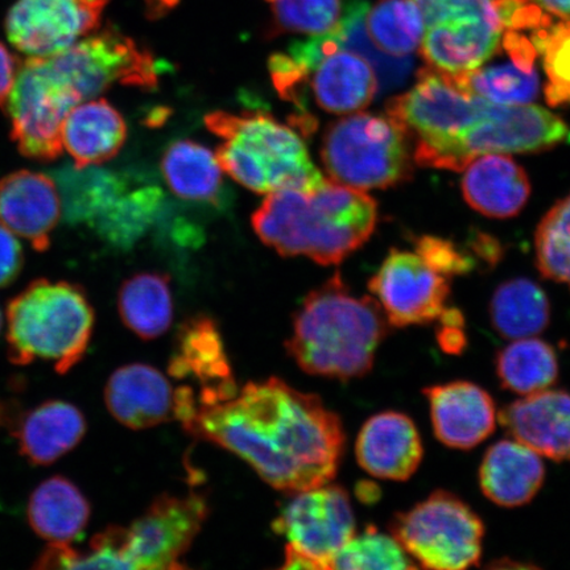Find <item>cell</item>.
Listing matches in <instances>:
<instances>
[{
  "mask_svg": "<svg viewBox=\"0 0 570 570\" xmlns=\"http://www.w3.org/2000/svg\"><path fill=\"white\" fill-rule=\"evenodd\" d=\"M175 419L190 436L238 455L269 487L288 494L332 482L345 451L337 413L279 377L247 383L209 404L198 403L191 389H178Z\"/></svg>",
  "mask_w": 570,
  "mask_h": 570,
  "instance_id": "obj_1",
  "label": "cell"
},
{
  "mask_svg": "<svg viewBox=\"0 0 570 570\" xmlns=\"http://www.w3.org/2000/svg\"><path fill=\"white\" fill-rule=\"evenodd\" d=\"M375 225L372 197L324 177L311 187L273 191L253 216L263 244L321 266L340 265L366 244Z\"/></svg>",
  "mask_w": 570,
  "mask_h": 570,
  "instance_id": "obj_2",
  "label": "cell"
},
{
  "mask_svg": "<svg viewBox=\"0 0 570 570\" xmlns=\"http://www.w3.org/2000/svg\"><path fill=\"white\" fill-rule=\"evenodd\" d=\"M389 333L375 298L353 295L336 274L304 298L285 348L306 374L348 381L372 372Z\"/></svg>",
  "mask_w": 570,
  "mask_h": 570,
  "instance_id": "obj_3",
  "label": "cell"
},
{
  "mask_svg": "<svg viewBox=\"0 0 570 570\" xmlns=\"http://www.w3.org/2000/svg\"><path fill=\"white\" fill-rule=\"evenodd\" d=\"M205 125L223 140L216 153L220 168L255 194L311 187L323 178L301 131L269 114L214 111Z\"/></svg>",
  "mask_w": 570,
  "mask_h": 570,
  "instance_id": "obj_4",
  "label": "cell"
},
{
  "mask_svg": "<svg viewBox=\"0 0 570 570\" xmlns=\"http://www.w3.org/2000/svg\"><path fill=\"white\" fill-rule=\"evenodd\" d=\"M96 315L80 285L35 281L7 306L9 358L18 366L52 362L67 374L87 354Z\"/></svg>",
  "mask_w": 570,
  "mask_h": 570,
  "instance_id": "obj_5",
  "label": "cell"
},
{
  "mask_svg": "<svg viewBox=\"0 0 570 570\" xmlns=\"http://www.w3.org/2000/svg\"><path fill=\"white\" fill-rule=\"evenodd\" d=\"M407 138L391 117L353 114L327 127L321 159L333 181L360 190L384 189L411 173Z\"/></svg>",
  "mask_w": 570,
  "mask_h": 570,
  "instance_id": "obj_6",
  "label": "cell"
},
{
  "mask_svg": "<svg viewBox=\"0 0 570 570\" xmlns=\"http://www.w3.org/2000/svg\"><path fill=\"white\" fill-rule=\"evenodd\" d=\"M394 534L419 567L461 570L479 564L484 524L461 498L434 491L409 511L391 520Z\"/></svg>",
  "mask_w": 570,
  "mask_h": 570,
  "instance_id": "obj_7",
  "label": "cell"
},
{
  "mask_svg": "<svg viewBox=\"0 0 570 570\" xmlns=\"http://www.w3.org/2000/svg\"><path fill=\"white\" fill-rule=\"evenodd\" d=\"M422 12V53L433 69L470 73L502 45L504 21L499 0H413Z\"/></svg>",
  "mask_w": 570,
  "mask_h": 570,
  "instance_id": "obj_8",
  "label": "cell"
},
{
  "mask_svg": "<svg viewBox=\"0 0 570 570\" xmlns=\"http://www.w3.org/2000/svg\"><path fill=\"white\" fill-rule=\"evenodd\" d=\"M41 59L81 102L117 83L142 90H153L159 83V66L153 53L114 27Z\"/></svg>",
  "mask_w": 570,
  "mask_h": 570,
  "instance_id": "obj_9",
  "label": "cell"
},
{
  "mask_svg": "<svg viewBox=\"0 0 570 570\" xmlns=\"http://www.w3.org/2000/svg\"><path fill=\"white\" fill-rule=\"evenodd\" d=\"M273 529L287 539L285 569H333L334 559L356 533L351 497L338 484L297 491Z\"/></svg>",
  "mask_w": 570,
  "mask_h": 570,
  "instance_id": "obj_10",
  "label": "cell"
},
{
  "mask_svg": "<svg viewBox=\"0 0 570 570\" xmlns=\"http://www.w3.org/2000/svg\"><path fill=\"white\" fill-rule=\"evenodd\" d=\"M78 104L81 99L57 80L41 57H28L20 63L16 83L2 106L20 154L39 161L59 158L63 124Z\"/></svg>",
  "mask_w": 570,
  "mask_h": 570,
  "instance_id": "obj_11",
  "label": "cell"
},
{
  "mask_svg": "<svg viewBox=\"0 0 570 570\" xmlns=\"http://www.w3.org/2000/svg\"><path fill=\"white\" fill-rule=\"evenodd\" d=\"M209 504L199 493L164 494L125 531L128 569H181V560L202 532Z\"/></svg>",
  "mask_w": 570,
  "mask_h": 570,
  "instance_id": "obj_12",
  "label": "cell"
},
{
  "mask_svg": "<svg viewBox=\"0 0 570 570\" xmlns=\"http://www.w3.org/2000/svg\"><path fill=\"white\" fill-rule=\"evenodd\" d=\"M306 71L308 89L320 109L351 114L372 104L380 80L365 57L340 46L337 33L313 36L288 48Z\"/></svg>",
  "mask_w": 570,
  "mask_h": 570,
  "instance_id": "obj_13",
  "label": "cell"
},
{
  "mask_svg": "<svg viewBox=\"0 0 570 570\" xmlns=\"http://www.w3.org/2000/svg\"><path fill=\"white\" fill-rule=\"evenodd\" d=\"M109 0H18L6 18V35L28 57L59 53L96 32Z\"/></svg>",
  "mask_w": 570,
  "mask_h": 570,
  "instance_id": "obj_14",
  "label": "cell"
},
{
  "mask_svg": "<svg viewBox=\"0 0 570 570\" xmlns=\"http://www.w3.org/2000/svg\"><path fill=\"white\" fill-rule=\"evenodd\" d=\"M368 289L390 326L407 327L436 321L446 308L448 277L432 268L417 253L392 249Z\"/></svg>",
  "mask_w": 570,
  "mask_h": 570,
  "instance_id": "obj_15",
  "label": "cell"
},
{
  "mask_svg": "<svg viewBox=\"0 0 570 570\" xmlns=\"http://www.w3.org/2000/svg\"><path fill=\"white\" fill-rule=\"evenodd\" d=\"M423 394L430 404L433 431L441 444L468 451L495 431V403L479 384L455 381L426 387Z\"/></svg>",
  "mask_w": 570,
  "mask_h": 570,
  "instance_id": "obj_16",
  "label": "cell"
},
{
  "mask_svg": "<svg viewBox=\"0 0 570 570\" xmlns=\"http://www.w3.org/2000/svg\"><path fill=\"white\" fill-rule=\"evenodd\" d=\"M61 217V196L52 177L21 169L0 180V225L47 252Z\"/></svg>",
  "mask_w": 570,
  "mask_h": 570,
  "instance_id": "obj_17",
  "label": "cell"
},
{
  "mask_svg": "<svg viewBox=\"0 0 570 570\" xmlns=\"http://www.w3.org/2000/svg\"><path fill=\"white\" fill-rule=\"evenodd\" d=\"M169 374L180 380L194 377L202 386L198 403L209 404L238 391L218 326L208 316L191 317L181 325Z\"/></svg>",
  "mask_w": 570,
  "mask_h": 570,
  "instance_id": "obj_18",
  "label": "cell"
},
{
  "mask_svg": "<svg viewBox=\"0 0 570 570\" xmlns=\"http://www.w3.org/2000/svg\"><path fill=\"white\" fill-rule=\"evenodd\" d=\"M424 448L413 420L386 411L370 417L356 438L355 458L375 479L407 481L423 461Z\"/></svg>",
  "mask_w": 570,
  "mask_h": 570,
  "instance_id": "obj_19",
  "label": "cell"
},
{
  "mask_svg": "<svg viewBox=\"0 0 570 570\" xmlns=\"http://www.w3.org/2000/svg\"><path fill=\"white\" fill-rule=\"evenodd\" d=\"M511 439L556 462L570 463V392L551 390L518 399L499 412Z\"/></svg>",
  "mask_w": 570,
  "mask_h": 570,
  "instance_id": "obj_20",
  "label": "cell"
},
{
  "mask_svg": "<svg viewBox=\"0 0 570 570\" xmlns=\"http://www.w3.org/2000/svg\"><path fill=\"white\" fill-rule=\"evenodd\" d=\"M106 407L130 430H147L175 419V391L159 370L131 363L114 372L105 389Z\"/></svg>",
  "mask_w": 570,
  "mask_h": 570,
  "instance_id": "obj_21",
  "label": "cell"
},
{
  "mask_svg": "<svg viewBox=\"0 0 570 570\" xmlns=\"http://www.w3.org/2000/svg\"><path fill=\"white\" fill-rule=\"evenodd\" d=\"M544 479L541 455L514 439L491 445L481 462L482 493L501 508L514 509L530 503Z\"/></svg>",
  "mask_w": 570,
  "mask_h": 570,
  "instance_id": "obj_22",
  "label": "cell"
},
{
  "mask_svg": "<svg viewBox=\"0 0 570 570\" xmlns=\"http://www.w3.org/2000/svg\"><path fill=\"white\" fill-rule=\"evenodd\" d=\"M503 45L510 61L452 76L453 80L463 89L497 105H530L540 90V78L534 68L537 49L524 36L512 30L503 36Z\"/></svg>",
  "mask_w": 570,
  "mask_h": 570,
  "instance_id": "obj_23",
  "label": "cell"
},
{
  "mask_svg": "<svg viewBox=\"0 0 570 570\" xmlns=\"http://www.w3.org/2000/svg\"><path fill=\"white\" fill-rule=\"evenodd\" d=\"M463 196L484 216H515L529 202L531 185L524 169L505 154L482 155L468 164L462 178Z\"/></svg>",
  "mask_w": 570,
  "mask_h": 570,
  "instance_id": "obj_24",
  "label": "cell"
},
{
  "mask_svg": "<svg viewBox=\"0 0 570 570\" xmlns=\"http://www.w3.org/2000/svg\"><path fill=\"white\" fill-rule=\"evenodd\" d=\"M12 433L28 462L48 466L81 443L87 433V420L76 405L49 401L21 413Z\"/></svg>",
  "mask_w": 570,
  "mask_h": 570,
  "instance_id": "obj_25",
  "label": "cell"
},
{
  "mask_svg": "<svg viewBox=\"0 0 570 570\" xmlns=\"http://www.w3.org/2000/svg\"><path fill=\"white\" fill-rule=\"evenodd\" d=\"M127 139L122 114L106 99H89L70 110L62 127V148L78 169L116 158Z\"/></svg>",
  "mask_w": 570,
  "mask_h": 570,
  "instance_id": "obj_26",
  "label": "cell"
},
{
  "mask_svg": "<svg viewBox=\"0 0 570 570\" xmlns=\"http://www.w3.org/2000/svg\"><path fill=\"white\" fill-rule=\"evenodd\" d=\"M27 517L40 538L53 544H70L87 529L90 504L73 482L55 475L35 489Z\"/></svg>",
  "mask_w": 570,
  "mask_h": 570,
  "instance_id": "obj_27",
  "label": "cell"
},
{
  "mask_svg": "<svg viewBox=\"0 0 570 570\" xmlns=\"http://www.w3.org/2000/svg\"><path fill=\"white\" fill-rule=\"evenodd\" d=\"M161 174L170 190L184 202L219 204L223 199V168L208 147L194 140H178L163 155Z\"/></svg>",
  "mask_w": 570,
  "mask_h": 570,
  "instance_id": "obj_28",
  "label": "cell"
},
{
  "mask_svg": "<svg viewBox=\"0 0 570 570\" xmlns=\"http://www.w3.org/2000/svg\"><path fill=\"white\" fill-rule=\"evenodd\" d=\"M63 210L71 225L92 229L117 204L130 183L127 178L98 168H62L57 173Z\"/></svg>",
  "mask_w": 570,
  "mask_h": 570,
  "instance_id": "obj_29",
  "label": "cell"
},
{
  "mask_svg": "<svg viewBox=\"0 0 570 570\" xmlns=\"http://www.w3.org/2000/svg\"><path fill=\"white\" fill-rule=\"evenodd\" d=\"M118 311L128 330L141 340L161 337L174 320L169 276L142 273L128 277L119 289Z\"/></svg>",
  "mask_w": 570,
  "mask_h": 570,
  "instance_id": "obj_30",
  "label": "cell"
},
{
  "mask_svg": "<svg viewBox=\"0 0 570 570\" xmlns=\"http://www.w3.org/2000/svg\"><path fill=\"white\" fill-rule=\"evenodd\" d=\"M491 324L505 340L537 337L551 321V304L539 285L524 277L505 282L490 303Z\"/></svg>",
  "mask_w": 570,
  "mask_h": 570,
  "instance_id": "obj_31",
  "label": "cell"
},
{
  "mask_svg": "<svg viewBox=\"0 0 570 570\" xmlns=\"http://www.w3.org/2000/svg\"><path fill=\"white\" fill-rule=\"evenodd\" d=\"M495 368L502 387L520 396L551 389L559 377L554 348L538 337L511 340L498 352Z\"/></svg>",
  "mask_w": 570,
  "mask_h": 570,
  "instance_id": "obj_32",
  "label": "cell"
},
{
  "mask_svg": "<svg viewBox=\"0 0 570 570\" xmlns=\"http://www.w3.org/2000/svg\"><path fill=\"white\" fill-rule=\"evenodd\" d=\"M366 31L381 52L392 57H409L422 45V12L413 0H381L365 18Z\"/></svg>",
  "mask_w": 570,
  "mask_h": 570,
  "instance_id": "obj_33",
  "label": "cell"
},
{
  "mask_svg": "<svg viewBox=\"0 0 570 570\" xmlns=\"http://www.w3.org/2000/svg\"><path fill=\"white\" fill-rule=\"evenodd\" d=\"M163 194L155 185L128 187L112 209L92 227L106 244L128 248L137 244L159 216Z\"/></svg>",
  "mask_w": 570,
  "mask_h": 570,
  "instance_id": "obj_34",
  "label": "cell"
},
{
  "mask_svg": "<svg viewBox=\"0 0 570 570\" xmlns=\"http://www.w3.org/2000/svg\"><path fill=\"white\" fill-rule=\"evenodd\" d=\"M269 39L282 35L324 36L337 32L352 0H266Z\"/></svg>",
  "mask_w": 570,
  "mask_h": 570,
  "instance_id": "obj_35",
  "label": "cell"
},
{
  "mask_svg": "<svg viewBox=\"0 0 570 570\" xmlns=\"http://www.w3.org/2000/svg\"><path fill=\"white\" fill-rule=\"evenodd\" d=\"M367 11L368 3L366 0H352L344 23L336 32L340 46L365 57L374 67L377 80L384 89L395 88L410 75L412 69L411 57L387 56L373 45L365 26Z\"/></svg>",
  "mask_w": 570,
  "mask_h": 570,
  "instance_id": "obj_36",
  "label": "cell"
},
{
  "mask_svg": "<svg viewBox=\"0 0 570 570\" xmlns=\"http://www.w3.org/2000/svg\"><path fill=\"white\" fill-rule=\"evenodd\" d=\"M416 568L419 566L394 534L381 532L374 525H367L360 534L355 533L333 562V569L347 570Z\"/></svg>",
  "mask_w": 570,
  "mask_h": 570,
  "instance_id": "obj_37",
  "label": "cell"
},
{
  "mask_svg": "<svg viewBox=\"0 0 570 570\" xmlns=\"http://www.w3.org/2000/svg\"><path fill=\"white\" fill-rule=\"evenodd\" d=\"M538 268L570 289V196L547 213L537 233Z\"/></svg>",
  "mask_w": 570,
  "mask_h": 570,
  "instance_id": "obj_38",
  "label": "cell"
},
{
  "mask_svg": "<svg viewBox=\"0 0 570 570\" xmlns=\"http://www.w3.org/2000/svg\"><path fill=\"white\" fill-rule=\"evenodd\" d=\"M532 45L543 59L548 104L570 105V21L537 28Z\"/></svg>",
  "mask_w": 570,
  "mask_h": 570,
  "instance_id": "obj_39",
  "label": "cell"
},
{
  "mask_svg": "<svg viewBox=\"0 0 570 570\" xmlns=\"http://www.w3.org/2000/svg\"><path fill=\"white\" fill-rule=\"evenodd\" d=\"M417 254L422 256L428 265L446 277L465 275L474 268V262L470 256L461 253L454 244L444 239L433 237L420 239Z\"/></svg>",
  "mask_w": 570,
  "mask_h": 570,
  "instance_id": "obj_40",
  "label": "cell"
},
{
  "mask_svg": "<svg viewBox=\"0 0 570 570\" xmlns=\"http://www.w3.org/2000/svg\"><path fill=\"white\" fill-rule=\"evenodd\" d=\"M23 265V247L13 233L0 225V288L16 282Z\"/></svg>",
  "mask_w": 570,
  "mask_h": 570,
  "instance_id": "obj_41",
  "label": "cell"
},
{
  "mask_svg": "<svg viewBox=\"0 0 570 570\" xmlns=\"http://www.w3.org/2000/svg\"><path fill=\"white\" fill-rule=\"evenodd\" d=\"M438 341L443 352L460 354L466 347L465 318L459 309L445 308L438 318Z\"/></svg>",
  "mask_w": 570,
  "mask_h": 570,
  "instance_id": "obj_42",
  "label": "cell"
},
{
  "mask_svg": "<svg viewBox=\"0 0 570 570\" xmlns=\"http://www.w3.org/2000/svg\"><path fill=\"white\" fill-rule=\"evenodd\" d=\"M19 68L17 57L0 42V106H3L16 83Z\"/></svg>",
  "mask_w": 570,
  "mask_h": 570,
  "instance_id": "obj_43",
  "label": "cell"
},
{
  "mask_svg": "<svg viewBox=\"0 0 570 570\" xmlns=\"http://www.w3.org/2000/svg\"><path fill=\"white\" fill-rule=\"evenodd\" d=\"M519 2L532 7L547 18L553 16L562 21H570V0H519Z\"/></svg>",
  "mask_w": 570,
  "mask_h": 570,
  "instance_id": "obj_44",
  "label": "cell"
},
{
  "mask_svg": "<svg viewBox=\"0 0 570 570\" xmlns=\"http://www.w3.org/2000/svg\"><path fill=\"white\" fill-rule=\"evenodd\" d=\"M180 3V0H146V11L149 19H159Z\"/></svg>",
  "mask_w": 570,
  "mask_h": 570,
  "instance_id": "obj_45",
  "label": "cell"
},
{
  "mask_svg": "<svg viewBox=\"0 0 570 570\" xmlns=\"http://www.w3.org/2000/svg\"><path fill=\"white\" fill-rule=\"evenodd\" d=\"M21 416L20 412H17L12 404L0 401V430L7 428L13 432Z\"/></svg>",
  "mask_w": 570,
  "mask_h": 570,
  "instance_id": "obj_46",
  "label": "cell"
},
{
  "mask_svg": "<svg viewBox=\"0 0 570 570\" xmlns=\"http://www.w3.org/2000/svg\"><path fill=\"white\" fill-rule=\"evenodd\" d=\"M3 320H2V312H0V331H2Z\"/></svg>",
  "mask_w": 570,
  "mask_h": 570,
  "instance_id": "obj_47",
  "label": "cell"
}]
</instances>
